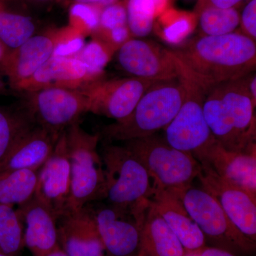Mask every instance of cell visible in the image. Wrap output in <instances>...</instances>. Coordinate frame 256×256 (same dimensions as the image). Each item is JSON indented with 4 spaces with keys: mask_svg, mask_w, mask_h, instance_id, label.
<instances>
[{
    "mask_svg": "<svg viewBox=\"0 0 256 256\" xmlns=\"http://www.w3.org/2000/svg\"><path fill=\"white\" fill-rule=\"evenodd\" d=\"M72 172L69 210H78L88 204L106 200L104 162L98 150L100 134H90L76 122L65 130Z\"/></svg>",
    "mask_w": 256,
    "mask_h": 256,
    "instance_id": "8992f818",
    "label": "cell"
},
{
    "mask_svg": "<svg viewBox=\"0 0 256 256\" xmlns=\"http://www.w3.org/2000/svg\"><path fill=\"white\" fill-rule=\"evenodd\" d=\"M180 74L184 84V98L174 119L164 128V138L175 149L195 156L216 140L204 114L205 92L194 82Z\"/></svg>",
    "mask_w": 256,
    "mask_h": 256,
    "instance_id": "52a82bcc",
    "label": "cell"
},
{
    "mask_svg": "<svg viewBox=\"0 0 256 256\" xmlns=\"http://www.w3.org/2000/svg\"><path fill=\"white\" fill-rule=\"evenodd\" d=\"M171 5L172 0H127L128 25L132 37L148 36L156 20Z\"/></svg>",
    "mask_w": 256,
    "mask_h": 256,
    "instance_id": "d4e9b609",
    "label": "cell"
},
{
    "mask_svg": "<svg viewBox=\"0 0 256 256\" xmlns=\"http://www.w3.org/2000/svg\"><path fill=\"white\" fill-rule=\"evenodd\" d=\"M65 1L69 5L74 3H80V4L94 5V6H100L101 8H104L116 3L127 2V0H65Z\"/></svg>",
    "mask_w": 256,
    "mask_h": 256,
    "instance_id": "e575fe53",
    "label": "cell"
},
{
    "mask_svg": "<svg viewBox=\"0 0 256 256\" xmlns=\"http://www.w3.org/2000/svg\"><path fill=\"white\" fill-rule=\"evenodd\" d=\"M124 146L144 166L153 188L180 194L193 184L201 171V164L194 156L175 149L156 133L126 141Z\"/></svg>",
    "mask_w": 256,
    "mask_h": 256,
    "instance_id": "5b68a950",
    "label": "cell"
},
{
    "mask_svg": "<svg viewBox=\"0 0 256 256\" xmlns=\"http://www.w3.org/2000/svg\"><path fill=\"white\" fill-rule=\"evenodd\" d=\"M238 32L256 41V0H250L240 14Z\"/></svg>",
    "mask_w": 256,
    "mask_h": 256,
    "instance_id": "d6a6232c",
    "label": "cell"
},
{
    "mask_svg": "<svg viewBox=\"0 0 256 256\" xmlns=\"http://www.w3.org/2000/svg\"><path fill=\"white\" fill-rule=\"evenodd\" d=\"M200 256H234L226 250L217 248H208L202 252H200Z\"/></svg>",
    "mask_w": 256,
    "mask_h": 256,
    "instance_id": "8d00e7d4",
    "label": "cell"
},
{
    "mask_svg": "<svg viewBox=\"0 0 256 256\" xmlns=\"http://www.w3.org/2000/svg\"><path fill=\"white\" fill-rule=\"evenodd\" d=\"M154 256H184V248L164 218L148 202L140 228V242Z\"/></svg>",
    "mask_w": 256,
    "mask_h": 256,
    "instance_id": "7402d4cb",
    "label": "cell"
},
{
    "mask_svg": "<svg viewBox=\"0 0 256 256\" xmlns=\"http://www.w3.org/2000/svg\"><path fill=\"white\" fill-rule=\"evenodd\" d=\"M62 132L35 124L18 139L0 162V172L22 170L38 171L53 152Z\"/></svg>",
    "mask_w": 256,
    "mask_h": 256,
    "instance_id": "ffe728a7",
    "label": "cell"
},
{
    "mask_svg": "<svg viewBox=\"0 0 256 256\" xmlns=\"http://www.w3.org/2000/svg\"><path fill=\"white\" fill-rule=\"evenodd\" d=\"M22 104L35 124L60 133L88 112L86 96L79 90L50 88L28 92Z\"/></svg>",
    "mask_w": 256,
    "mask_h": 256,
    "instance_id": "ba28073f",
    "label": "cell"
},
{
    "mask_svg": "<svg viewBox=\"0 0 256 256\" xmlns=\"http://www.w3.org/2000/svg\"><path fill=\"white\" fill-rule=\"evenodd\" d=\"M38 172L11 170L0 172V204H23L34 195Z\"/></svg>",
    "mask_w": 256,
    "mask_h": 256,
    "instance_id": "cb8c5ba5",
    "label": "cell"
},
{
    "mask_svg": "<svg viewBox=\"0 0 256 256\" xmlns=\"http://www.w3.org/2000/svg\"><path fill=\"white\" fill-rule=\"evenodd\" d=\"M18 210L22 222L24 242L33 256H46L60 246L57 218L52 210L34 195L20 205Z\"/></svg>",
    "mask_w": 256,
    "mask_h": 256,
    "instance_id": "d6986e66",
    "label": "cell"
},
{
    "mask_svg": "<svg viewBox=\"0 0 256 256\" xmlns=\"http://www.w3.org/2000/svg\"><path fill=\"white\" fill-rule=\"evenodd\" d=\"M117 53L120 66L131 76L154 82L180 77V69L169 48L156 42L132 37Z\"/></svg>",
    "mask_w": 256,
    "mask_h": 256,
    "instance_id": "8fae6325",
    "label": "cell"
},
{
    "mask_svg": "<svg viewBox=\"0 0 256 256\" xmlns=\"http://www.w3.org/2000/svg\"><path fill=\"white\" fill-rule=\"evenodd\" d=\"M16 1L23 4L33 5V6H46L56 2L64 1V0H0L2 2L6 3L8 2Z\"/></svg>",
    "mask_w": 256,
    "mask_h": 256,
    "instance_id": "d590c367",
    "label": "cell"
},
{
    "mask_svg": "<svg viewBox=\"0 0 256 256\" xmlns=\"http://www.w3.org/2000/svg\"><path fill=\"white\" fill-rule=\"evenodd\" d=\"M79 35L84 36L69 24L36 34L22 46L6 53L0 62V72L12 88L32 76L54 55L60 44Z\"/></svg>",
    "mask_w": 256,
    "mask_h": 256,
    "instance_id": "9c48e42d",
    "label": "cell"
},
{
    "mask_svg": "<svg viewBox=\"0 0 256 256\" xmlns=\"http://www.w3.org/2000/svg\"><path fill=\"white\" fill-rule=\"evenodd\" d=\"M185 87L182 77L156 82L138 101L126 118L104 126L100 138L106 142H126L148 137L164 130L174 119L182 104Z\"/></svg>",
    "mask_w": 256,
    "mask_h": 256,
    "instance_id": "3957f363",
    "label": "cell"
},
{
    "mask_svg": "<svg viewBox=\"0 0 256 256\" xmlns=\"http://www.w3.org/2000/svg\"><path fill=\"white\" fill-rule=\"evenodd\" d=\"M36 24L31 16L0 8V42L9 50H14L36 34Z\"/></svg>",
    "mask_w": 256,
    "mask_h": 256,
    "instance_id": "484cf974",
    "label": "cell"
},
{
    "mask_svg": "<svg viewBox=\"0 0 256 256\" xmlns=\"http://www.w3.org/2000/svg\"><path fill=\"white\" fill-rule=\"evenodd\" d=\"M202 188L214 197L234 225L246 237L256 235V197L201 164Z\"/></svg>",
    "mask_w": 256,
    "mask_h": 256,
    "instance_id": "4fadbf2b",
    "label": "cell"
},
{
    "mask_svg": "<svg viewBox=\"0 0 256 256\" xmlns=\"http://www.w3.org/2000/svg\"><path fill=\"white\" fill-rule=\"evenodd\" d=\"M248 90L252 102L256 105V76L255 72L250 74L248 78Z\"/></svg>",
    "mask_w": 256,
    "mask_h": 256,
    "instance_id": "74e56055",
    "label": "cell"
},
{
    "mask_svg": "<svg viewBox=\"0 0 256 256\" xmlns=\"http://www.w3.org/2000/svg\"><path fill=\"white\" fill-rule=\"evenodd\" d=\"M200 36H216L236 32L240 22V14L236 6L220 8L210 6L197 14Z\"/></svg>",
    "mask_w": 256,
    "mask_h": 256,
    "instance_id": "4316f807",
    "label": "cell"
},
{
    "mask_svg": "<svg viewBox=\"0 0 256 256\" xmlns=\"http://www.w3.org/2000/svg\"><path fill=\"white\" fill-rule=\"evenodd\" d=\"M34 196L58 218L69 210L72 196V172L65 130L54 150L38 172Z\"/></svg>",
    "mask_w": 256,
    "mask_h": 256,
    "instance_id": "7c38bea8",
    "label": "cell"
},
{
    "mask_svg": "<svg viewBox=\"0 0 256 256\" xmlns=\"http://www.w3.org/2000/svg\"><path fill=\"white\" fill-rule=\"evenodd\" d=\"M127 25L126 2L116 3L102 8L98 28L92 35V37L100 36Z\"/></svg>",
    "mask_w": 256,
    "mask_h": 256,
    "instance_id": "1f68e13d",
    "label": "cell"
},
{
    "mask_svg": "<svg viewBox=\"0 0 256 256\" xmlns=\"http://www.w3.org/2000/svg\"><path fill=\"white\" fill-rule=\"evenodd\" d=\"M0 256H12L8 255V254H3V252H0Z\"/></svg>",
    "mask_w": 256,
    "mask_h": 256,
    "instance_id": "b9f144b4",
    "label": "cell"
},
{
    "mask_svg": "<svg viewBox=\"0 0 256 256\" xmlns=\"http://www.w3.org/2000/svg\"><path fill=\"white\" fill-rule=\"evenodd\" d=\"M106 178V200L110 204L134 214L144 212L152 190L150 176L128 148L102 144L100 152Z\"/></svg>",
    "mask_w": 256,
    "mask_h": 256,
    "instance_id": "277c9868",
    "label": "cell"
},
{
    "mask_svg": "<svg viewBox=\"0 0 256 256\" xmlns=\"http://www.w3.org/2000/svg\"><path fill=\"white\" fill-rule=\"evenodd\" d=\"M184 206L204 236L244 246L246 236L234 225L214 197L203 188L188 186L180 194Z\"/></svg>",
    "mask_w": 256,
    "mask_h": 256,
    "instance_id": "9a60e30c",
    "label": "cell"
},
{
    "mask_svg": "<svg viewBox=\"0 0 256 256\" xmlns=\"http://www.w3.org/2000/svg\"><path fill=\"white\" fill-rule=\"evenodd\" d=\"M3 5H4V3L2 2H0V8H1L2 6H3Z\"/></svg>",
    "mask_w": 256,
    "mask_h": 256,
    "instance_id": "7bdbcfd3",
    "label": "cell"
},
{
    "mask_svg": "<svg viewBox=\"0 0 256 256\" xmlns=\"http://www.w3.org/2000/svg\"><path fill=\"white\" fill-rule=\"evenodd\" d=\"M24 246L23 222L18 210L0 204V252L15 256Z\"/></svg>",
    "mask_w": 256,
    "mask_h": 256,
    "instance_id": "83f0119b",
    "label": "cell"
},
{
    "mask_svg": "<svg viewBox=\"0 0 256 256\" xmlns=\"http://www.w3.org/2000/svg\"><path fill=\"white\" fill-rule=\"evenodd\" d=\"M242 0H198L194 12L197 15L202 9L213 6L220 8H236Z\"/></svg>",
    "mask_w": 256,
    "mask_h": 256,
    "instance_id": "836d02e7",
    "label": "cell"
},
{
    "mask_svg": "<svg viewBox=\"0 0 256 256\" xmlns=\"http://www.w3.org/2000/svg\"><path fill=\"white\" fill-rule=\"evenodd\" d=\"M102 8L94 5L74 3L70 4L68 24L78 30L84 36L92 35L99 23Z\"/></svg>",
    "mask_w": 256,
    "mask_h": 256,
    "instance_id": "4dcf8cb0",
    "label": "cell"
},
{
    "mask_svg": "<svg viewBox=\"0 0 256 256\" xmlns=\"http://www.w3.org/2000/svg\"><path fill=\"white\" fill-rule=\"evenodd\" d=\"M170 50L180 73L205 94L256 70V42L238 31L222 36L194 37Z\"/></svg>",
    "mask_w": 256,
    "mask_h": 256,
    "instance_id": "6da1fadb",
    "label": "cell"
},
{
    "mask_svg": "<svg viewBox=\"0 0 256 256\" xmlns=\"http://www.w3.org/2000/svg\"><path fill=\"white\" fill-rule=\"evenodd\" d=\"M46 256H68L66 254H65L63 252V250L60 249V248L58 246L54 250L53 252H50V254H47Z\"/></svg>",
    "mask_w": 256,
    "mask_h": 256,
    "instance_id": "f35d334b",
    "label": "cell"
},
{
    "mask_svg": "<svg viewBox=\"0 0 256 256\" xmlns=\"http://www.w3.org/2000/svg\"><path fill=\"white\" fill-rule=\"evenodd\" d=\"M25 106H0V162L18 139L35 126Z\"/></svg>",
    "mask_w": 256,
    "mask_h": 256,
    "instance_id": "603a6c76",
    "label": "cell"
},
{
    "mask_svg": "<svg viewBox=\"0 0 256 256\" xmlns=\"http://www.w3.org/2000/svg\"><path fill=\"white\" fill-rule=\"evenodd\" d=\"M200 164L210 169L256 197V148L236 152L224 149L218 141L194 156Z\"/></svg>",
    "mask_w": 256,
    "mask_h": 256,
    "instance_id": "e0dca14e",
    "label": "cell"
},
{
    "mask_svg": "<svg viewBox=\"0 0 256 256\" xmlns=\"http://www.w3.org/2000/svg\"><path fill=\"white\" fill-rule=\"evenodd\" d=\"M105 250L114 256H128L140 244L143 215L108 206L88 204Z\"/></svg>",
    "mask_w": 256,
    "mask_h": 256,
    "instance_id": "5bb4252c",
    "label": "cell"
},
{
    "mask_svg": "<svg viewBox=\"0 0 256 256\" xmlns=\"http://www.w3.org/2000/svg\"><path fill=\"white\" fill-rule=\"evenodd\" d=\"M114 54V50L107 44L92 38L74 57L80 60L86 66L92 78L98 80L105 78L106 66Z\"/></svg>",
    "mask_w": 256,
    "mask_h": 256,
    "instance_id": "f1b7e54d",
    "label": "cell"
},
{
    "mask_svg": "<svg viewBox=\"0 0 256 256\" xmlns=\"http://www.w3.org/2000/svg\"><path fill=\"white\" fill-rule=\"evenodd\" d=\"M156 82L133 76L104 78L79 90L86 98L88 112L120 121L132 112L143 94Z\"/></svg>",
    "mask_w": 256,
    "mask_h": 256,
    "instance_id": "30bf717a",
    "label": "cell"
},
{
    "mask_svg": "<svg viewBox=\"0 0 256 256\" xmlns=\"http://www.w3.org/2000/svg\"><path fill=\"white\" fill-rule=\"evenodd\" d=\"M250 74L220 84L205 94L203 110L207 124L215 139L228 151L256 148V106L248 85Z\"/></svg>",
    "mask_w": 256,
    "mask_h": 256,
    "instance_id": "7a4b0ae2",
    "label": "cell"
},
{
    "mask_svg": "<svg viewBox=\"0 0 256 256\" xmlns=\"http://www.w3.org/2000/svg\"><path fill=\"white\" fill-rule=\"evenodd\" d=\"M164 28L165 33L170 36H186L198 22V16L194 12H185L170 8L156 22Z\"/></svg>",
    "mask_w": 256,
    "mask_h": 256,
    "instance_id": "f546056e",
    "label": "cell"
},
{
    "mask_svg": "<svg viewBox=\"0 0 256 256\" xmlns=\"http://www.w3.org/2000/svg\"><path fill=\"white\" fill-rule=\"evenodd\" d=\"M149 201L185 249L194 252L203 246L204 236L185 208L178 192L152 188Z\"/></svg>",
    "mask_w": 256,
    "mask_h": 256,
    "instance_id": "44dd1931",
    "label": "cell"
},
{
    "mask_svg": "<svg viewBox=\"0 0 256 256\" xmlns=\"http://www.w3.org/2000/svg\"><path fill=\"white\" fill-rule=\"evenodd\" d=\"M8 50L5 48L4 45L0 42V62L4 58L5 55L8 53Z\"/></svg>",
    "mask_w": 256,
    "mask_h": 256,
    "instance_id": "ab89813d",
    "label": "cell"
},
{
    "mask_svg": "<svg viewBox=\"0 0 256 256\" xmlns=\"http://www.w3.org/2000/svg\"><path fill=\"white\" fill-rule=\"evenodd\" d=\"M184 256H200V252H196V250H194V252H191L186 254V255H184Z\"/></svg>",
    "mask_w": 256,
    "mask_h": 256,
    "instance_id": "60d3db41",
    "label": "cell"
},
{
    "mask_svg": "<svg viewBox=\"0 0 256 256\" xmlns=\"http://www.w3.org/2000/svg\"><path fill=\"white\" fill-rule=\"evenodd\" d=\"M58 246L68 256H104L105 247L88 204L57 218Z\"/></svg>",
    "mask_w": 256,
    "mask_h": 256,
    "instance_id": "2e32d148",
    "label": "cell"
},
{
    "mask_svg": "<svg viewBox=\"0 0 256 256\" xmlns=\"http://www.w3.org/2000/svg\"><path fill=\"white\" fill-rule=\"evenodd\" d=\"M96 80L78 58L53 55L32 76L12 88L24 94L50 88L79 90Z\"/></svg>",
    "mask_w": 256,
    "mask_h": 256,
    "instance_id": "ac0fdd59",
    "label": "cell"
}]
</instances>
